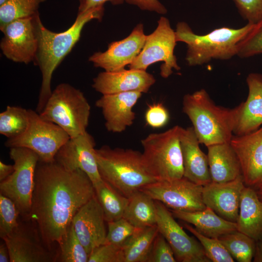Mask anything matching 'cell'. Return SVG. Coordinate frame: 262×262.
Listing matches in <instances>:
<instances>
[{
  "instance_id": "6da1fadb",
  "label": "cell",
  "mask_w": 262,
  "mask_h": 262,
  "mask_svg": "<svg viewBox=\"0 0 262 262\" xmlns=\"http://www.w3.org/2000/svg\"><path fill=\"white\" fill-rule=\"evenodd\" d=\"M95 196L88 176L56 162L39 161L34 178L29 220L47 247L58 244L77 211Z\"/></svg>"
},
{
  "instance_id": "7a4b0ae2",
  "label": "cell",
  "mask_w": 262,
  "mask_h": 262,
  "mask_svg": "<svg viewBox=\"0 0 262 262\" xmlns=\"http://www.w3.org/2000/svg\"><path fill=\"white\" fill-rule=\"evenodd\" d=\"M104 8L92 9L78 12L71 26L66 31L56 33L38 23V46L34 64L38 66L42 75L36 111L40 113L44 109L51 94V82L54 71L65 57L69 53L80 39L82 30L89 21H101Z\"/></svg>"
},
{
  "instance_id": "3957f363",
  "label": "cell",
  "mask_w": 262,
  "mask_h": 262,
  "mask_svg": "<svg viewBox=\"0 0 262 262\" xmlns=\"http://www.w3.org/2000/svg\"><path fill=\"white\" fill-rule=\"evenodd\" d=\"M182 110L192 123L200 144L207 147L230 142L236 122L238 106L233 109L218 106L207 92L201 89L183 97Z\"/></svg>"
},
{
  "instance_id": "277c9868",
  "label": "cell",
  "mask_w": 262,
  "mask_h": 262,
  "mask_svg": "<svg viewBox=\"0 0 262 262\" xmlns=\"http://www.w3.org/2000/svg\"><path fill=\"white\" fill-rule=\"evenodd\" d=\"M253 23L234 29L223 27L199 35L184 21L179 22L175 30L177 42L187 45L185 60L189 66L208 63L212 60H227L237 55L238 43L251 30Z\"/></svg>"
},
{
  "instance_id": "5b68a950",
  "label": "cell",
  "mask_w": 262,
  "mask_h": 262,
  "mask_svg": "<svg viewBox=\"0 0 262 262\" xmlns=\"http://www.w3.org/2000/svg\"><path fill=\"white\" fill-rule=\"evenodd\" d=\"M95 153L102 180L128 198L157 181L146 169L139 151L103 146Z\"/></svg>"
},
{
  "instance_id": "8992f818",
  "label": "cell",
  "mask_w": 262,
  "mask_h": 262,
  "mask_svg": "<svg viewBox=\"0 0 262 262\" xmlns=\"http://www.w3.org/2000/svg\"><path fill=\"white\" fill-rule=\"evenodd\" d=\"M181 129L175 126L163 132L150 133L141 140L143 164L157 181L172 180L183 177L180 144Z\"/></svg>"
},
{
  "instance_id": "52a82bcc",
  "label": "cell",
  "mask_w": 262,
  "mask_h": 262,
  "mask_svg": "<svg viewBox=\"0 0 262 262\" xmlns=\"http://www.w3.org/2000/svg\"><path fill=\"white\" fill-rule=\"evenodd\" d=\"M90 110V104L81 90L68 83H62L52 91L39 114L73 138L87 131Z\"/></svg>"
},
{
  "instance_id": "ba28073f",
  "label": "cell",
  "mask_w": 262,
  "mask_h": 262,
  "mask_svg": "<svg viewBox=\"0 0 262 262\" xmlns=\"http://www.w3.org/2000/svg\"><path fill=\"white\" fill-rule=\"evenodd\" d=\"M9 156L14 162V170L0 181V194L11 199L20 215L29 220L39 158L33 151L22 147L10 148Z\"/></svg>"
},
{
  "instance_id": "9c48e42d",
  "label": "cell",
  "mask_w": 262,
  "mask_h": 262,
  "mask_svg": "<svg viewBox=\"0 0 262 262\" xmlns=\"http://www.w3.org/2000/svg\"><path fill=\"white\" fill-rule=\"evenodd\" d=\"M29 125L21 135L8 139L6 147H22L37 154L39 161L51 163L55 161L60 148L70 139L68 134L60 127L43 119L38 113L28 110Z\"/></svg>"
},
{
  "instance_id": "30bf717a",
  "label": "cell",
  "mask_w": 262,
  "mask_h": 262,
  "mask_svg": "<svg viewBox=\"0 0 262 262\" xmlns=\"http://www.w3.org/2000/svg\"><path fill=\"white\" fill-rule=\"evenodd\" d=\"M177 42L175 31L172 28L169 20L165 17H161L154 32L147 35L142 50L128 66L129 68L147 70L152 64L163 62L160 66V75L164 78L169 77L173 73V69H180L174 54Z\"/></svg>"
},
{
  "instance_id": "8fae6325",
  "label": "cell",
  "mask_w": 262,
  "mask_h": 262,
  "mask_svg": "<svg viewBox=\"0 0 262 262\" xmlns=\"http://www.w3.org/2000/svg\"><path fill=\"white\" fill-rule=\"evenodd\" d=\"M39 13L34 16L14 20L1 30L3 34L0 43L2 54L16 63L34 62L38 46Z\"/></svg>"
},
{
  "instance_id": "7c38bea8",
  "label": "cell",
  "mask_w": 262,
  "mask_h": 262,
  "mask_svg": "<svg viewBox=\"0 0 262 262\" xmlns=\"http://www.w3.org/2000/svg\"><path fill=\"white\" fill-rule=\"evenodd\" d=\"M202 190L203 186L183 177L172 180L157 181L140 190L172 210L193 212L206 207Z\"/></svg>"
},
{
  "instance_id": "4fadbf2b",
  "label": "cell",
  "mask_w": 262,
  "mask_h": 262,
  "mask_svg": "<svg viewBox=\"0 0 262 262\" xmlns=\"http://www.w3.org/2000/svg\"><path fill=\"white\" fill-rule=\"evenodd\" d=\"M155 201L159 232L171 246L177 262H211L200 242L185 232L166 206Z\"/></svg>"
},
{
  "instance_id": "5bb4252c",
  "label": "cell",
  "mask_w": 262,
  "mask_h": 262,
  "mask_svg": "<svg viewBox=\"0 0 262 262\" xmlns=\"http://www.w3.org/2000/svg\"><path fill=\"white\" fill-rule=\"evenodd\" d=\"M95 146L94 138L86 131L70 138L58 150L55 161L68 170L83 171L95 187L103 181L95 156Z\"/></svg>"
},
{
  "instance_id": "9a60e30c",
  "label": "cell",
  "mask_w": 262,
  "mask_h": 262,
  "mask_svg": "<svg viewBox=\"0 0 262 262\" xmlns=\"http://www.w3.org/2000/svg\"><path fill=\"white\" fill-rule=\"evenodd\" d=\"M147 35L144 26L137 24L124 39L110 43L105 51L95 52L88 59L96 67L105 71H115L131 64L142 50Z\"/></svg>"
},
{
  "instance_id": "2e32d148",
  "label": "cell",
  "mask_w": 262,
  "mask_h": 262,
  "mask_svg": "<svg viewBox=\"0 0 262 262\" xmlns=\"http://www.w3.org/2000/svg\"><path fill=\"white\" fill-rule=\"evenodd\" d=\"M2 239L8 248L10 262H50L56 260L33 224L30 226L19 222Z\"/></svg>"
},
{
  "instance_id": "e0dca14e",
  "label": "cell",
  "mask_w": 262,
  "mask_h": 262,
  "mask_svg": "<svg viewBox=\"0 0 262 262\" xmlns=\"http://www.w3.org/2000/svg\"><path fill=\"white\" fill-rule=\"evenodd\" d=\"M103 210L96 195L75 213L71 224L82 244L90 255L105 244L107 231Z\"/></svg>"
},
{
  "instance_id": "ac0fdd59",
  "label": "cell",
  "mask_w": 262,
  "mask_h": 262,
  "mask_svg": "<svg viewBox=\"0 0 262 262\" xmlns=\"http://www.w3.org/2000/svg\"><path fill=\"white\" fill-rule=\"evenodd\" d=\"M230 143L240 161L246 186L255 188L262 180V127L244 135H233Z\"/></svg>"
},
{
  "instance_id": "d6986e66",
  "label": "cell",
  "mask_w": 262,
  "mask_h": 262,
  "mask_svg": "<svg viewBox=\"0 0 262 262\" xmlns=\"http://www.w3.org/2000/svg\"><path fill=\"white\" fill-rule=\"evenodd\" d=\"M245 186L243 176L226 182L212 181L203 186V202L221 217L236 223L241 195Z\"/></svg>"
},
{
  "instance_id": "ffe728a7",
  "label": "cell",
  "mask_w": 262,
  "mask_h": 262,
  "mask_svg": "<svg viewBox=\"0 0 262 262\" xmlns=\"http://www.w3.org/2000/svg\"><path fill=\"white\" fill-rule=\"evenodd\" d=\"M156 79L147 70L123 69L115 71H103L94 79L92 87L102 95L127 92L147 93Z\"/></svg>"
},
{
  "instance_id": "44dd1931",
  "label": "cell",
  "mask_w": 262,
  "mask_h": 262,
  "mask_svg": "<svg viewBox=\"0 0 262 262\" xmlns=\"http://www.w3.org/2000/svg\"><path fill=\"white\" fill-rule=\"evenodd\" d=\"M142 93L127 92L103 95L96 103L102 112L106 130L113 133H120L131 126L135 119L132 109Z\"/></svg>"
},
{
  "instance_id": "7402d4cb",
  "label": "cell",
  "mask_w": 262,
  "mask_h": 262,
  "mask_svg": "<svg viewBox=\"0 0 262 262\" xmlns=\"http://www.w3.org/2000/svg\"><path fill=\"white\" fill-rule=\"evenodd\" d=\"M183 177L202 186L212 182L207 155L199 147L200 143L193 127H182L180 134Z\"/></svg>"
},
{
  "instance_id": "603a6c76",
  "label": "cell",
  "mask_w": 262,
  "mask_h": 262,
  "mask_svg": "<svg viewBox=\"0 0 262 262\" xmlns=\"http://www.w3.org/2000/svg\"><path fill=\"white\" fill-rule=\"evenodd\" d=\"M246 81L248 94L246 100L238 105L235 135L251 132L262 125V75L250 73Z\"/></svg>"
},
{
  "instance_id": "cb8c5ba5",
  "label": "cell",
  "mask_w": 262,
  "mask_h": 262,
  "mask_svg": "<svg viewBox=\"0 0 262 262\" xmlns=\"http://www.w3.org/2000/svg\"><path fill=\"white\" fill-rule=\"evenodd\" d=\"M212 181L222 183L242 176L239 159L230 142L207 147Z\"/></svg>"
},
{
  "instance_id": "d4e9b609",
  "label": "cell",
  "mask_w": 262,
  "mask_h": 262,
  "mask_svg": "<svg viewBox=\"0 0 262 262\" xmlns=\"http://www.w3.org/2000/svg\"><path fill=\"white\" fill-rule=\"evenodd\" d=\"M237 230L256 242L262 240V201L255 189L245 186L241 195Z\"/></svg>"
},
{
  "instance_id": "484cf974",
  "label": "cell",
  "mask_w": 262,
  "mask_h": 262,
  "mask_svg": "<svg viewBox=\"0 0 262 262\" xmlns=\"http://www.w3.org/2000/svg\"><path fill=\"white\" fill-rule=\"evenodd\" d=\"M174 217L194 226L204 235L218 238L237 230V224L221 217L212 209L206 207L200 211L188 212L171 210Z\"/></svg>"
},
{
  "instance_id": "4316f807",
  "label": "cell",
  "mask_w": 262,
  "mask_h": 262,
  "mask_svg": "<svg viewBox=\"0 0 262 262\" xmlns=\"http://www.w3.org/2000/svg\"><path fill=\"white\" fill-rule=\"evenodd\" d=\"M123 217L137 229L156 225L155 201L139 190L129 197V202Z\"/></svg>"
},
{
  "instance_id": "83f0119b",
  "label": "cell",
  "mask_w": 262,
  "mask_h": 262,
  "mask_svg": "<svg viewBox=\"0 0 262 262\" xmlns=\"http://www.w3.org/2000/svg\"><path fill=\"white\" fill-rule=\"evenodd\" d=\"M158 233L157 225L136 229L122 246L124 262H147L152 244Z\"/></svg>"
},
{
  "instance_id": "f1b7e54d",
  "label": "cell",
  "mask_w": 262,
  "mask_h": 262,
  "mask_svg": "<svg viewBox=\"0 0 262 262\" xmlns=\"http://www.w3.org/2000/svg\"><path fill=\"white\" fill-rule=\"evenodd\" d=\"M94 188L96 196L103 210L106 222L123 217L129 198L120 194L103 180Z\"/></svg>"
},
{
  "instance_id": "f546056e",
  "label": "cell",
  "mask_w": 262,
  "mask_h": 262,
  "mask_svg": "<svg viewBox=\"0 0 262 262\" xmlns=\"http://www.w3.org/2000/svg\"><path fill=\"white\" fill-rule=\"evenodd\" d=\"M231 256L239 262H250L253 259L256 242L236 230L219 237Z\"/></svg>"
},
{
  "instance_id": "4dcf8cb0",
  "label": "cell",
  "mask_w": 262,
  "mask_h": 262,
  "mask_svg": "<svg viewBox=\"0 0 262 262\" xmlns=\"http://www.w3.org/2000/svg\"><path fill=\"white\" fill-rule=\"evenodd\" d=\"M29 122L28 110L7 106L0 114V133L8 139L18 136L26 130Z\"/></svg>"
},
{
  "instance_id": "1f68e13d",
  "label": "cell",
  "mask_w": 262,
  "mask_h": 262,
  "mask_svg": "<svg viewBox=\"0 0 262 262\" xmlns=\"http://www.w3.org/2000/svg\"><path fill=\"white\" fill-rule=\"evenodd\" d=\"M47 0H8L0 5V30L14 20L37 14L41 3Z\"/></svg>"
},
{
  "instance_id": "d6a6232c",
  "label": "cell",
  "mask_w": 262,
  "mask_h": 262,
  "mask_svg": "<svg viewBox=\"0 0 262 262\" xmlns=\"http://www.w3.org/2000/svg\"><path fill=\"white\" fill-rule=\"evenodd\" d=\"M59 261L88 262L89 255L79 240L72 224L67 228L59 244Z\"/></svg>"
},
{
  "instance_id": "836d02e7",
  "label": "cell",
  "mask_w": 262,
  "mask_h": 262,
  "mask_svg": "<svg viewBox=\"0 0 262 262\" xmlns=\"http://www.w3.org/2000/svg\"><path fill=\"white\" fill-rule=\"evenodd\" d=\"M184 227L192 233L202 246L205 254L211 262H234V259L218 238L206 236L190 224L185 223Z\"/></svg>"
},
{
  "instance_id": "e575fe53",
  "label": "cell",
  "mask_w": 262,
  "mask_h": 262,
  "mask_svg": "<svg viewBox=\"0 0 262 262\" xmlns=\"http://www.w3.org/2000/svg\"><path fill=\"white\" fill-rule=\"evenodd\" d=\"M262 53V19L253 24L244 38L238 43L237 55L249 58Z\"/></svg>"
},
{
  "instance_id": "d590c367",
  "label": "cell",
  "mask_w": 262,
  "mask_h": 262,
  "mask_svg": "<svg viewBox=\"0 0 262 262\" xmlns=\"http://www.w3.org/2000/svg\"><path fill=\"white\" fill-rule=\"evenodd\" d=\"M19 212L14 202L8 197L0 195V237L2 239L18 225Z\"/></svg>"
},
{
  "instance_id": "8d00e7d4",
  "label": "cell",
  "mask_w": 262,
  "mask_h": 262,
  "mask_svg": "<svg viewBox=\"0 0 262 262\" xmlns=\"http://www.w3.org/2000/svg\"><path fill=\"white\" fill-rule=\"evenodd\" d=\"M107 224L108 230L105 243L120 246H122L137 229L123 217L108 222Z\"/></svg>"
},
{
  "instance_id": "74e56055",
  "label": "cell",
  "mask_w": 262,
  "mask_h": 262,
  "mask_svg": "<svg viewBox=\"0 0 262 262\" xmlns=\"http://www.w3.org/2000/svg\"><path fill=\"white\" fill-rule=\"evenodd\" d=\"M173 251L165 238L159 232L156 236L147 262H176Z\"/></svg>"
},
{
  "instance_id": "f35d334b",
  "label": "cell",
  "mask_w": 262,
  "mask_h": 262,
  "mask_svg": "<svg viewBox=\"0 0 262 262\" xmlns=\"http://www.w3.org/2000/svg\"><path fill=\"white\" fill-rule=\"evenodd\" d=\"M88 262H124L122 246L105 243L93 250Z\"/></svg>"
},
{
  "instance_id": "ab89813d",
  "label": "cell",
  "mask_w": 262,
  "mask_h": 262,
  "mask_svg": "<svg viewBox=\"0 0 262 262\" xmlns=\"http://www.w3.org/2000/svg\"><path fill=\"white\" fill-rule=\"evenodd\" d=\"M242 16L255 24L262 19V0H234Z\"/></svg>"
},
{
  "instance_id": "60d3db41",
  "label": "cell",
  "mask_w": 262,
  "mask_h": 262,
  "mask_svg": "<svg viewBox=\"0 0 262 262\" xmlns=\"http://www.w3.org/2000/svg\"><path fill=\"white\" fill-rule=\"evenodd\" d=\"M145 117L147 125L152 128L158 129L167 123L169 115L164 105L158 102L148 105Z\"/></svg>"
},
{
  "instance_id": "b9f144b4",
  "label": "cell",
  "mask_w": 262,
  "mask_h": 262,
  "mask_svg": "<svg viewBox=\"0 0 262 262\" xmlns=\"http://www.w3.org/2000/svg\"><path fill=\"white\" fill-rule=\"evenodd\" d=\"M129 4L134 5L141 10L165 14L167 9L158 0H124Z\"/></svg>"
},
{
  "instance_id": "7bdbcfd3",
  "label": "cell",
  "mask_w": 262,
  "mask_h": 262,
  "mask_svg": "<svg viewBox=\"0 0 262 262\" xmlns=\"http://www.w3.org/2000/svg\"><path fill=\"white\" fill-rule=\"evenodd\" d=\"M124 1V0H79L78 12L104 7V4L107 2H110L113 5H118Z\"/></svg>"
},
{
  "instance_id": "ee69618b",
  "label": "cell",
  "mask_w": 262,
  "mask_h": 262,
  "mask_svg": "<svg viewBox=\"0 0 262 262\" xmlns=\"http://www.w3.org/2000/svg\"><path fill=\"white\" fill-rule=\"evenodd\" d=\"M13 165L7 164L0 161V181H2L10 176L14 171Z\"/></svg>"
},
{
  "instance_id": "f6af8a7d",
  "label": "cell",
  "mask_w": 262,
  "mask_h": 262,
  "mask_svg": "<svg viewBox=\"0 0 262 262\" xmlns=\"http://www.w3.org/2000/svg\"><path fill=\"white\" fill-rule=\"evenodd\" d=\"M10 262L8 248L4 242L0 245V262Z\"/></svg>"
},
{
  "instance_id": "bcb514c9",
  "label": "cell",
  "mask_w": 262,
  "mask_h": 262,
  "mask_svg": "<svg viewBox=\"0 0 262 262\" xmlns=\"http://www.w3.org/2000/svg\"><path fill=\"white\" fill-rule=\"evenodd\" d=\"M253 260L254 262H262V240L256 242Z\"/></svg>"
},
{
  "instance_id": "7dc6e473",
  "label": "cell",
  "mask_w": 262,
  "mask_h": 262,
  "mask_svg": "<svg viewBox=\"0 0 262 262\" xmlns=\"http://www.w3.org/2000/svg\"><path fill=\"white\" fill-rule=\"evenodd\" d=\"M256 190L260 200L262 201V188H259Z\"/></svg>"
},
{
  "instance_id": "c3c4849f",
  "label": "cell",
  "mask_w": 262,
  "mask_h": 262,
  "mask_svg": "<svg viewBox=\"0 0 262 262\" xmlns=\"http://www.w3.org/2000/svg\"><path fill=\"white\" fill-rule=\"evenodd\" d=\"M259 188H262V180L261 181V182L258 184V185L254 189H255L256 190V189H259Z\"/></svg>"
},
{
  "instance_id": "681fc988",
  "label": "cell",
  "mask_w": 262,
  "mask_h": 262,
  "mask_svg": "<svg viewBox=\"0 0 262 262\" xmlns=\"http://www.w3.org/2000/svg\"><path fill=\"white\" fill-rule=\"evenodd\" d=\"M8 0H0V5L4 4L5 2H6Z\"/></svg>"
}]
</instances>
